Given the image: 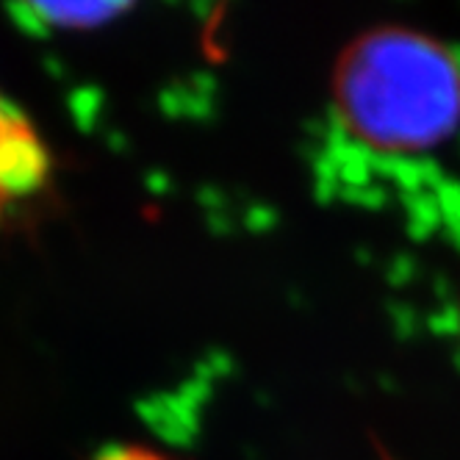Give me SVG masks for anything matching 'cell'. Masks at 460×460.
I'll return each mask as SVG.
<instances>
[{
	"label": "cell",
	"instance_id": "cell-3",
	"mask_svg": "<svg viewBox=\"0 0 460 460\" xmlns=\"http://www.w3.org/2000/svg\"><path fill=\"white\" fill-rule=\"evenodd\" d=\"M119 6H34V14L45 20V25L56 28H92L117 17Z\"/></svg>",
	"mask_w": 460,
	"mask_h": 460
},
{
	"label": "cell",
	"instance_id": "cell-2",
	"mask_svg": "<svg viewBox=\"0 0 460 460\" xmlns=\"http://www.w3.org/2000/svg\"><path fill=\"white\" fill-rule=\"evenodd\" d=\"M42 150L22 119L0 111V189L22 191L42 175Z\"/></svg>",
	"mask_w": 460,
	"mask_h": 460
},
{
	"label": "cell",
	"instance_id": "cell-4",
	"mask_svg": "<svg viewBox=\"0 0 460 460\" xmlns=\"http://www.w3.org/2000/svg\"><path fill=\"white\" fill-rule=\"evenodd\" d=\"M101 460H161V457L150 449H142V447H122V449H111Z\"/></svg>",
	"mask_w": 460,
	"mask_h": 460
},
{
	"label": "cell",
	"instance_id": "cell-1",
	"mask_svg": "<svg viewBox=\"0 0 460 460\" xmlns=\"http://www.w3.org/2000/svg\"><path fill=\"white\" fill-rule=\"evenodd\" d=\"M336 103L364 142L383 150H427L460 125V67L430 37L377 28L341 53Z\"/></svg>",
	"mask_w": 460,
	"mask_h": 460
}]
</instances>
